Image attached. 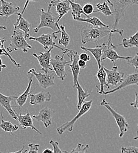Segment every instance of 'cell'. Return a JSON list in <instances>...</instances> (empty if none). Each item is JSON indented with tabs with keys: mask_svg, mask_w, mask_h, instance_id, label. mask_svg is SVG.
<instances>
[{
	"mask_svg": "<svg viewBox=\"0 0 138 153\" xmlns=\"http://www.w3.org/2000/svg\"><path fill=\"white\" fill-rule=\"evenodd\" d=\"M123 33V30H119L118 28L109 29V28L103 27H94L88 24L80 30L81 42L83 44H86L90 42H96L111 34L118 33L120 36H122Z\"/></svg>",
	"mask_w": 138,
	"mask_h": 153,
	"instance_id": "1",
	"label": "cell"
},
{
	"mask_svg": "<svg viewBox=\"0 0 138 153\" xmlns=\"http://www.w3.org/2000/svg\"><path fill=\"white\" fill-rule=\"evenodd\" d=\"M112 6L115 14V21L112 25L113 29L117 28L120 19L125 16L127 10L134 4H138L137 0H106Z\"/></svg>",
	"mask_w": 138,
	"mask_h": 153,
	"instance_id": "2",
	"label": "cell"
},
{
	"mask_svg": "<svg viewBox=\"0 0 138 153\" xmlns=\"http://www.w3.org/2000/svg\"><path fill=\"white\" fill-rule=\"evenodd\" d=\"M112 34L109 35L108 41L106 42H103L102 45V57L101 61H103L106 59H109L113 64L114 65H116V61L118 59H125L127 60L131 57V56L123 57L119 56L118 54L116 51L115 49L117 48V45H114L112 41Z\"/></svg>",
	"mask_w": 138,
	"mask_h": 153,
	"instance_id": "3",
	"label": "cell"
},
{
	"mask_svg": "<svg viewBox=\"0 0 138 153\" xmlns=\"http://www.w3.org/2000/svg\"><path fill=\"white\" fill-rule=\"evenodd\" d=\"M92 100H89L88 101H85L84 103L81 106L79 110V112L77 113L71 121H67L61 125L60 127H58L57 129V133L59 135L63 134L65 131L68 130L69 132H72L74 128V125L75 123L81 118L83 115L86 114L91 108L92 105Z\"/></svg>",
	"mask_w": 138,
	"mask_h": 153,
	"instance_id": "4",
	"label": "cell"
},
{
	"mask_svg": "<svg viewBox=\"0 0 138 153\" xmlns=\"http://www.w3.org/2000/svg\"><path fill=\"white\" fill-rule=\"evenodd\" d=\"M51 8L52 7L49 4L47 11H45L43 8H40V11L41 12L40 14V23L37 27L34 29L35 33H38L40 29L45 27L49 28L53 31H57L55 30L57 28L56 26L57 19L53 16L51 12Z\"/></svg>",
	"mask_w": 138,
	"mask_h": 153,
	"instance_id": "5",
	"label": "cell"
},
{
	"mask_svg": "<svg viewBox=\"0 0 138 153\" xmlns=\"http://www.w3.org/2000/svg\"><path fill=\"white\" fill-rule=\"evenodd\" d=\"M100 105L105 107L111 113L118 127L119 130V137L120 138L123 137L124 134L128 132V128L129 126L125 117L119 114L115 110H114L111 106L110 104L108 102H107L105 99H103L102 101V102L100 103Z\"/></svg>",
	"mask_w": 138,
	"mask_h": 153,
	"instance_id": "6",
	"label": "cell"
},
{
	"mask_svg": "<svg viewBox=\"0 0 138 153\" xmlns=\"http://www.w3.org/2000/svg\"><path fill=\"white\" fill-rule=\"evenodd\" d=\"M24 33L23 31L14 27L13 34L10 38L11 44L10 46L14 51L22 50L24 53H27L28 49L32 48L31 45L27 42Z\"/></svg>",
	"mask_w": 138,
	"mask_h": 153,
	"instance_id": "7",
	"label": "cell"
},
{
	"mask_svg": "<svg viewBox=\"0 0 138 153\" xmlns=\"http://www.w3.org/2000/svg\"><path fill=\"white\" fill-rule=\"evenodd\" d=\"M59 33L60 31L58 30L57 31H53L51 34H43L38 37H33L30 36L28 39L30 41H37L43 46L45 50H49L51 47H55L61 50L62 52H65L67 50V48H63L58 46L54 41V39H57L58 37L56 34H58Z\"/></svg>",
	"mask_w": 138,
	"mask_h": 153,
	"instance_id": "8",
	"label": "cell"
},
{
	"mask_svg": "<svg viewBox=\"0 0 138 153\" xmlns=\"http://www.w3.org/2000/svg\"><path fill=\"white\" fill-rule=\"evenodd\" d=\"M65 54L62 53V56L56 55L54 58H51V65L53 69V71L55 73V75L61 79L64 80L66 76L65 71V66L70 63L69 61H66L64 58Z\"/></svg>",
	"mask_w": 138,
	"mask_h": 153,
	"instance_id": "9",
	"label": "cell"
},
{
	"mask_svg": "<svg viewBox=\"0 0 138 153\" xmlns=\"http://www.w3.org/2000/svg\"><path fill=\"white\" fill-rule=\"evenodd\" d=\"M28 71L32 73L36 77L39 85L43 89H47L48 88L55 85L54 79L56 75L54 71H49L48 73H42L41 72L37 73L35 69L32 68Z\"/></svg>",
	"mask_w": 138,
	"mask_h": 153,
	"instance_id": "10",
	"label": "cell"
},
{
	"mask_svg": "<svg viewBox=\"0 0 138 153\" xmlns=\"http://www.w3.org/2000/svg\"><path fill=\"white\" fill-rule=\"evenodd\" d=\"M66 54L70 58V63L68 65L71 68V71L73 76V87L76 88L77 82L78 81L80 74V68L78 65L79 56L77 51L69 49Z\"/></svg>",
	"mask_w": 138,
	"mask_h": 153,
	"instance_id": "11",
	"label": "cell"
},
{
	"mask_svg": "<svg viewBox=\"0 0 138 153\" xmlns=\"http://www.w3.org/2000/svg\"><path fill=\"white\" fill-rule=\"evenodd\" d=\"M54 47H51L49 50H46L45 52H40V55L38 56L35 53H32V55L36 58L40 64L41 67V70L44 73H48L49 71H53V69L51 65V51Z\"/></svg>",
	"mask_w": 138,
	"mask_h": 153,
	"instance_id": "12",
	"label": "cell"
},
{
	"mask_svg": "<svg viewBox=\"0 0 138 153\" xmlns=\"http://www.w3.org/2000/svg\"><path fill=\"white\" fill-rule=\"evenodd\" d=\"M104 70L106 73V82L108 85L117 86L118 84L122 82L124 78V73L118 70V67L116 65H114L111 70L107 69L104 67Z\"/></svg>",
	"mask_w": 138,
	"mask_h": 153,
	"instance_id": "13",
	"label": "cell"
},
{
	"mask_svg": "<svg viewBox=\"0 0 138 153\" xmlns=\"http://www.w3.org/2000/svg\"><path fill=\"white\" fill-rule=\"evenodd\" d=\"M137 85L138 86V71L137 72L135 71V73L132 74H130L127 75L125 78H123L122 82L120 83L118 86H117L113 90H109L106 91H104L103 94L104 95H109L113 94L119 90H120L122 89L125 88L126 87H128L131 85Z\"/></svg>",
	"mask_w": 138,
	"mask_h": 153,
	"instance_id": "14",
	"label": "cell"
},
{
	"mask_svg": "<svg viewBox=\"0 0 138 153\" xmlns=\"http://www.w3.org/2000/svg\"><path fill=\"white\" fill-rule=\"evenodd\" d=\"M55 111L49 107H45L42 108L38 115H32L33 120L43 123L45 128L49 127L52 123V118Z\"/></svg>",
	"mask_w": 138,
	"mask_h": 153,
	"instance_id": "15",
	"label": "cell"
},
{
	"mask_svg": "<svg viewBox=\"0 0 138 153\" xmlns=\"http://www.w3.org/2000/svg\"><path fill=\"white\" fill-rule=\"evenodd\" d=\"M49 4L52 7H54L56 8V11L58 14L57 23H58L61 19L71 10L70 4L68 0H52Z\"/></svg>",
	"mask_w": 138,
	"mask_h": 153,
	"instance_id": "16",
	"label": "cell"
},
{
	"mask_svg": "<svg viewBox=\"0 0 138 153\" xmlns=\"http://www.w3.org/2000/svg\"><path fill=\"white\" fill-rule=\"evenodd\" d=\"M1 5H0V17H5L8 19L10 16L19 13L20 7H15L11 2L5 0H0Z\"/></svg>",
	"mask_w": 138,
	"mask_h": 153,
	"instance_id": "17",
	"label": "cell"
},
{
	"mask_svg": "<svg viewBox=\"0 0 138 153\" xmlns=\"http://www.w3.org/2000/svg\"><path fill=\"white\" fill-rule=\"evenodd\" d=\"M17 97L16 95L6 96L0 93V105L7 111L8 114L15 120H18L17 116L15 111L13 109L11 102L15 101Z\"/></svg>",
	"mask_w": 138,
	"mask_h": 153,
	"instance_id": "18",
	"label": "cell"
},
{
	"mask_svg": "<svg viewBox=\"0 0 138 153\" xmlns=\"http://www.w3.org/2000/svg\"><path fill=\"white\" fill-rule=\"evenodd\" d=\"M17 120L20 123V126L22 127V129L26 130L28 128H31L32 130L35 131L38 134L42 135V133L38 130L34 125L33 118L31 117V114L27 111L26 114L22 115L21 114H17Z\"/></svg>",
	"mask_w": 138,
	"mask_h": 153,
	"instance_id": "19",
	"label": "cell"
},
{
	"mask_svg": "<svg viewBox=\"0 0 138 153\" xmlns=\"http://www.w3.org/2000/svg\"><path fill=\"white\" fill-rule=\"evenodd\" d=\"M34 76L32 73H30V71H28L27 76H28V78L29 79L28 86H27L25 91L20 96H17L16 99H15L16 104L20 108L22 107L25 105V104L26 103V102L27 101V99H28V97L30 96V94H31L30 93L31 88V86H32V81H33V77H34Z\"/></svg>",
	"mask_w": 138,
	"mask_h": 153,
	"instance_id": "20",
	"label": "cell"
},
{
	"mask_svg": "<svg viewBox=\"0 0 138 153\" xmlns=\"http://www.w3.org/2000/svg\"><path fill=\"white\" fill-rule=\"evenodd\" d=\"M30 104L31 105H42L45 102L50 101L51 100V95L50 93L45 91H42L37 94H30Z\"/></svg>",
	"mask_w": 138,
	"mask_h": 153,
	"instance_id": "21",
	"label": "cell"
},
{
	"mask_svg": "<svg viewBox=\"0 0 138 153\" xmlns=\"http://www.w3.org/2000/svg\"><path fill=\"white\" fill-rule=\"evenodd\" d=\"M97 77L99 82V87L97 86V91L99 95H103L104 93L105 88H107L108 90H110V86L108 85L106 82V73L104 70L103 65L99 69V71L97 74Z\"/></svg>",
	"mask_w": 138,
	"mask_h": 153,
	"instance_id": "22",
	"label": "cell"
},
{
	"mask_svg": "<svg viewBox=\"0 0 138 153\" xmlns=\"http://www.w3.org/2000/svg\"><path fill=\"white\" fill-rule=\"evenodd\" d=\"M80 48L84 51L89 52V53H91V54H92V56H94V57L95 58V59L97 61L99 69L102 67V61H101V58L102 57V44L98 45L95 48H88V47L81 46Z\"/></svg>",
	"mask_w": 138,
	"mask_h": 153,
	"instance_id": "23",
	"label": "cell"
},
{
	"mask_svg": "<svg viewBox=\"0 0 138 153\" xmlns=\"http://www.w3.org/2000/svg\"><path fill=\"white\" fill-rule=\"evenodd\" d=\"M56 26H57L58 30L60 31V33H61V36L58 41V43H59V44L63 45L65 48H66V47L69 44L71 38H70V36H69V34L65 31V25L62 24L59 26L58 24L57 23Z\"/></svg>",
	"mask_w": 138,
	"mask_h": 153,
	"instance_id": "24",
	"label": "cell"
},
{
	"mask_svg": "<svg viewBox=\"0 0 138 153\" xmlns=\"http://www.w3.org/2000/svg\"><path fill=\"white\" fill-rule=\"evenodd\" d=\"M77 92H78V102L77 105V108L79 110L82 105V104L85 101V99L91 95V93H88L87 90H85L80 85L79 81L77 82Z\"/></svg>",
	"mask_w": 138,
	"mask_h": 153,
	"instance_id": "25",
	"label": "cell"
},
{
	"mask_svg": "<svg viewBox=\"0 0 138 153\" xmlns=\"http://www.w3.org/2000/svg\"><path fill=\"white\" fill-rule=\"evenodd\" d=\"M1 117V123L0 124V128L7 133H10L11 134H13V133L16 132L19 129V126L17 125L13 124L11 122L4 120V117L2 113H0Z\"/></svg>",
	"mask_w": 138,
	"mask_h": 153,
	"instance_id": "26",
	"label": "cell"
},
{
	"mask_svg": "<svg viewBox=\"0 0 138 153\" xmlns=\"http://www.w3.org/2000/svg\"><path fill=\"white\" fill-rule=\"evenodd\" d=\"M117 45L118 47L122 45L125 48L138 47V31L134 35L129 38H123L122 39V43Z\"/></svg>",
	"mask_w": 138,
	"mask_h": 153,
	"instance_id": "27",
	"label": "cell"
},
{
	"mask_svg": "<svg viewBox=\"0 0 138 153\" xmlns=\"http://www.w3.org/2000/svg\"><path fill=\"white\" fill-rule=\"evenodd\" d=\"M31 26V24L27 19H25L23 17H22L20 19L18 24H14V27H15L19 29L24 33L25 39H28L30 36L29 33H30Z\"/></svg>",
	"mask_w": 138,
	"mask_h": 153,
	"instance_id": "28",
	"label": "cell"
},
{
	"mask_svg": "<svg viewBox=\"0 0 138 153\" xmlns=\"http://www.w3.org/2000/svg\"><path fill=\"white\" fill-rule=\"evenodd\" d=\"M75 21H80V22H84L87 24H89L94 27H106L109 28V26L108 25H106L105 23H103L100 19L98 17H88L86 19H82V18H76L74 19Z\"/></svg>",
	"mask_w": 138,
	"mask_h": 153,
	"instance_id": "29",
	"label": "cell"
},
{
	"mask_svg": "<svg viewBox=\"0 0 138 153\" xmlns=\"http://www.w3.org/2000/svg\"><path fill=\"white\" fill-rule=\"evenodd\" d=\"M68 1H69L71 5V8L72 10L71 14L73 17V19H75L76 18H80L82 14H83L86 17H87L83 11L82 6L79 4L75 2L72 0H68Z\"/></svg>",
	"mask_w": 138,
	"mask_h": 153,
	"instance_id": "30",
	"label": "cell"
},
{
	"mask_svg": "<svg viewBox=\"0 0 138 153\" xmlns=\"http://www.w3.org/2000/svg\"><path fill=\"white\" fill-rule=\"evenodd\" d=\"M96 7L98 10H97V12H101L103 16L106 17H109L113 15V13L111 10L108 4L106 2H103L102 3H98L96 5Z\"/></svg>",
	"mask_w": 138,
	"mask_h": 153,
	"instance_id": "31",
	"label": "cell"
},
{
	"mask_svg": "<svg viewBox=\"0 0 138 153\" xmlns=\"http://www.w3.org/2000/svg\"><path fill=\"white\" fill-rule=\"evenodd\" d=\"M89 146L88 144L84 145L81 143H78L75 149H72L71 152L63 151V153H87L86 150L89 149Z\"/></svg>",
	"mask_w": 138,
	"mask_h": 153,
	"instance_id": "32",
	"label": "cell"
},
{
	"mask_svg": "<svg viewBox=\"0 0 138 153\" xmlns=\"http://www.w3.org/2000/svg\"><path fill=\"white\" fill-rule=\"evenodd\" d=\"M83 11L85 13V14L86 16V18L89 17V15L92 14L93 13H95L94 6L91 4H86L84 5V6L82 7Z\"/></svg>",
	"mask_w": 138,
	"mask_h": 153,
	"instance_id": "33",
	"label": "cell"
},
{
	"mask_svg": "<svg viewBox=\"0 0 138 153\" xmlns=\"http://www.w3.org/2000/svg\"><path fill=\"white\" fill-rule=\"evenodd\" d=\"M127 64L132 67L135 68V71L138 70V53H137L136 56L134 57H131L129 59L126 60Z\"/></svg>",
	"mask_w": 138,
	"mask_h": 153,
	"instance_id": "34",
	"label": "cell"
},
{
	"mask_svg": "<svg viewBox=\"0 0 138 153\" xmlns=\"http://www.w3.org/2000/svg\"><path fill=\"white\" fill-rule=\"evenodd\" d=\"M120 153H138V147H122Z\"/></svg>",
	"mask_w": 138,
	"mask_h": 153,
	"instance_id": "35",
	"label": "cell"
},
{
	"mask_svg": "<svg viewBox=\"0 0 138 153\" xmlns=\"http://www.w3.org/2000/svg\"><path fill=\"white\" fill-rule=\"evenodd\" d=\"M49 143L52 146L54 153H63V151L59 148L58 142L51 140Z\"/></svg>",
	"mask_w": 138,
	"mask_h": 153,
	"instance_id": "36",
	"label": "cell"
},
{
	"mask_svg": "<svg viewBox=\"0 0 138 153\" xmlns=\"http://www.w3.org/2000/svg\"><path fill=\"white\" fill-rule=\"evenodd\" d=\"M29 150L27 151V153H38V149L40 147V145L38 144H30Z\"/></svg>",
	"mask_w": 138,
	"mask_h": 153,
	"instance_id": "37",
	"label": "cell"
},
{
	"mask_svg": "<svg viewBox=\"0 0 138 153\" xmlns=\"http://www.w3.org/2000/svg\"><path fill=\"white\" fill-rule=\"evenodd\" d=\"M38 1V0H26V2H25V4L24 7V8H23L22 12H21V13H19L17 14V16H18V19L17 20V22H16L15 24H18V21H19L20 19H21L22 17H23V14H24V13H25L26 9H27V7L28 4L30 3V2H37Z\"/></svg>",
	"mask_w": 138,
	"mask_h": 153,
	"instance_id": "38",
	"label": "cell"
},
{
	"mask_svg": "<svg viewBox=\"0 0 138 153\" xmlns=\"http://www.w3.org/2000/svg\"><path fill=\"white\" fill-rule=\"evenodd\" d=\"M79 59L87 62L90 61L91 57L86 53H82L80 55H79Z\"/></svg>",
	"mask_w": 138,
	"mask_h": 153,
	"instance_id": "39",
	"label": "cell"
},
{
	"mask_svg": "<svg viewBox=\"0 0 138 153\" xmlns=\"http://www.w3.org/2000/svg\"><path fill=\"white\" fill-rule=\"evenodd\" d=\"M135 101H134V102H131V103H130V105H131V106L134 107V108H137L138 110V93L137 92H135Z\"/></svg>",
	"mask_w": 138,
	"mask_h": 153,
	"instance_id": "40",
	"label": "cell"
},
{
	"mask_svg": "<svg viewBox=\"0 0 138 153\" xmlns=\"http://www.w3.org/2000/svg\"><path fill=\"white\" fill-rule=\"evenodd\" d=\"M78 65L80 68L85 69L86 67V62L79 59L78 61Z\"/></svg>",
	"mask_w": 138,
	"mask_h": 153,
	"instance_id": "41",
	"label": "cell"
},
{
	"mask_svg": "<svg viewBox=\"0 0 138 153\" xmlns=\"http://www.w3.org/2000/svg\"><path fill=\"white\" fill-rule=\"evenodd\" d=\"M6 68H7L6 65H5V64H4L2 63V61L1 58H0V72H1V71H2V69Z\"/></svg>",
	"mask_w": 138,
	"mask_h": 153,
	"instance_id": "42",
	"label": "cell"
},
{
	"mask_svg": "<svg viewBox=\"0 0 138 153\" xmlns=\"http://www.w3.org/2000/svg\"><path fill=\"white\" fill-rule=\"evenodd\" d=\"M24 149H25V146L24 145V146L22 147V148L21 150H20L19 151L16 152H13V153H26L27 152L28 150H25V151H24Z\"/></svg>",
	"mask_w": 138,
	"mask_h": 153,
	"instance_id": "43",
	"label": "cell"
},
{
	"mask_svg": "<svg viewBox=\"0 0 138 153\" xmlns=\"http://www.w3.org/2000/svg\"><path fill=\"white\" fill-rule=\"evenodd\" d=\"M42 153H54V152H53V150L46 149H45Z\"/></svg>",
	"mask_w": 138,
	"mask_h": 153,
	"instance_id": "44",
	"label": "cell"
},
{
	"mask_svg": "<svg viewBox=\"0 0 138 153\" xmlns=\"http://www.w3.org/2000/svg\"><path fill=\"white\" fill-rule=\"evenodd\" d=\"M0 29L1 30H6L7 27L5 26H2V25H0Z\"/></svg>",
	"mask_w": 138,
	"mask_h": 153,
	"instance_id": "45",
	"label": "cell"
},
{
	"mask_svg": "<svg viewBox=\"0 0 138 153\" xmlns=\"http://www.w3.org/2000/svg\"><path fill=\"white\" fill-rule=\"evenodd\" d=\"M134 140H138V131H137V135L134 137Z\"/></svg>",
	"mask_w": 138,
	"mask_h": 153,
	"instance_id": "46",
	"label": "cell"
},
{
	"mask_svg": "<svg viewBox=\"0 0 138 153\" xmlns=\"http://www.w3.org/2000/svg\"><path fill=\"white\" fill-rule=\"evenodd\" d=\"M72 1H76V0H72Z\"/></svg>",
	"mask_w": 138,
	"mask_h": 153,
	"instance_id": "47",
	"label": "cell"
},
{
	"mask_svg": "<svg viewBox=\"0 0 138 153\" xmlns=\"http://www.w3.org/2000/svg\"><path fill=\"white\" fill-rule=\"evenodd\" d=\"M137 1H138V0H137Z\"/></svg>",
	"mask_w": 138,
	"mask_h": 153,
	"instance_id": "48",
	"label": "cell"
},
{
	"mask_svg": "<svg viewBox=\"0 0 138 153\" xmlns=\"http://www.w3.org/2000/svg\"><path fill=\"white\" fill-rule=\"evenodd\" d=\"M0 153H1V152H0Z\"/></svg>",
	"mask_w": 138,
	"mask_h": 153,
	"instance_id": "49",
	"label": "cell"
}]
</instances>
